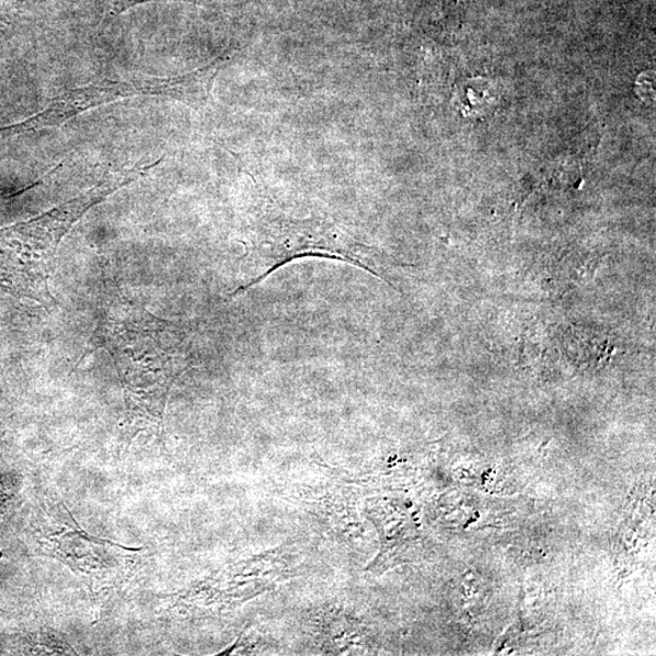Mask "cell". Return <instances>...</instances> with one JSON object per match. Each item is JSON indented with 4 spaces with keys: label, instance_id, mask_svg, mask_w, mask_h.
Segmentation results:
<instances>
[{
    "label": "cell",
    "instance_id": "obj_1",
    "mask_svg": "<svg viewBox=\"0 0 656 656\" xmlns=\"http://www.w3.org/2000/svg\"><path fill=\"white\" fill-rule=\"evenodd\" d=\"M107 350L127 378L131 395L146 394L153 387L164 400L170 388L186 369L184 333L163 320L147 314L135 321H122L111 331Z\"/></svg>",
    "mask_w": 656,
    "mask_h": 656
},
{
    "label": "cell",
    "instance_id": "obj_2",
    "mask_svg": "<svg viewBox=\"0 0 656 656\" xmlns=\"http://www.w3.org/2000/svg\"><path fill=\"white\" fill-rule=\"evenodd\" d=\"M258 249L261 250L258 251V274L252 277L246 285L240 286L231 295L232 297L248 292L252 287L263 283L266 277L283 268L284 265L302 258H324L348 263L382 279L369 248L341 237H283L262 242Z\"/></svg>",
    "mask_w": 656,
    "mask_h": 656
}]
</instances>
